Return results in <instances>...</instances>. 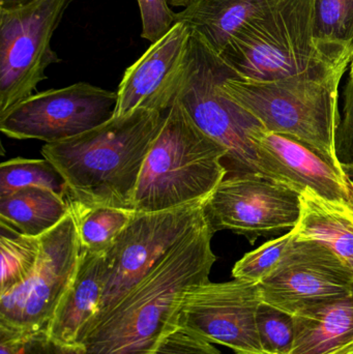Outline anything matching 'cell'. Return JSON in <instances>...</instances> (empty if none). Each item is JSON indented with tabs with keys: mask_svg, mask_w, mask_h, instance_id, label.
<instances>
[{
	"mask_svg": "<svg viewBox=\"0 0 353 354\" xmlns=\"http://www.w3.org/2000/svg\"><path fill=\"white\" fill-rule=\"evenodd\" d=\"M209 221L195 229L87 332L85 354H151L178 326L182 295L209 282L217 256Z\"/></svg>",
	"mask_w": 353,
	"mask_h": 354,
	"instance_id": "obj_1",
	"label": "cell"
},
{
	"mask_svg": "<svg viewBox=\"0 0 353 354\" xmlns=\"http://www.w3.org/2000/svg\"><path fill=\"white\" fill-rule=\"evenodd\" d=\"M166 112L137 110L111 118L78 136L47 143L41 155L66 180V197L85 205L133 209L139 177Z\"/></svg>",
	"mask_w": 353,
	"mask_h": 354,
	"instance_id": "obj_2",
	"label": "cell"
},
{
	"mask_svg": "<svg viewBox=\"0 0 353 354\" xmlns=\"http://www.w3.org/2000/svg\"><path fill=\"white\" fill-rule=\"evenodd\" d=\"M238 79L269 82L346 71L352 54L323 47L314 35V0H269L222 51Z\"/></svg>",
	"mask_w": 353,
	"mask_h": 354,
	"instance_id": "obj_3",
	"label": "cell"
},
{
	"mask_svg": "<svg viewBox=\"0 0 353 354\" xmlns=\"http://www.w3.org/2000/svg\"><path fill=\"white\" fill-rule=\"evenodd\" d=\"M227 155L176 100L145 160L133 209L155 212L205 203L228 176Z\"/></svg>",
	"mask_w": 353,
	"mask_h": 354,
	"instance_id": "obj_4",
	"label": "cell"
},
{
	"mask_svg": "<svg viewBox=\"0 0 353 354\" xmlns=\"http://www.w3.org/2000/svg\"><path fill=\"white\" fill-rule=\"evenodd\" d=\"M345 71L325 77H292L250 82L229 77L222 93L246 110L269 132L292 137L337 167L336 132L339 127V85Z\"/></svg>",
	"mask_w": 353,
	"mask_h": 354,
	"instance_id": "obj_5",
	"label": "cell"
},
{
	"mask_svg": "<svg viewBox=\"0 0 353 354\" xmlns=\"http://www.w3.org/2000/svg\"><path fill=\"white\" fill-rule=\"evenodd\" d=\"M229 77L236 75L192 29L176 100L199 128L226 147L228 155L224 164L228 174H259L251 137L263 127L222 93L220 85Z\"/></svg>",
	"mask_w": 353,
	"mask_h": 354,
	"instance_id": "obj_6",
	"label": "cell"
},
{
	"mask_svg": "<svg viewBox=\"0 0 353 354\" xmlns=\"http://www.w3.org/2000/svg\"><path fill=\"white\" fill-rule=\"evenodd\" d=\"M39 239L41 253L31 276L0 295V332L19 339L46 333L74 280L82 253L70 212Z\"/></svg>",
	"mask_w": 353,
	"mask_h": 354,
	"instance_id": "obj_7",
	"label": "cell"
},
{
	"mask_svg": "<svg viewBox=\"0 0 353 354\" xmlns=\"http://www.w3.org/2000/svg\"><path fill=\"white\" fill-rule=\"evenodd\" d=\"M74 0H37L0 10V115L35 95L46 70L61 62L54 32Z\"/></svg>",
	"mask_w": 353,
	"mask_h": 354,
	"instance_id": "obj_8",
	"label": "cell"
},
{
	"mask_svg": "<svg viewBox=\"0 0 353 354\" xmlns=\"http://www.w3.org/2000/svg\"><path fill=\"white\" fill-rule=\"evenodd\" d=\"M204 204L163 212H136L106 252L107 284L93 324L136 286L172 248L207 222Z\"/></svg>",
	"mask_w": 353,
	"mask_h": 354,
	"instance_id": "obj_9",
	"label": "cell"
},
{
	"mask_svg": "<svg viewBox=\"0 0 353 354\" xmlns=\"http://www.w3.org/2000/svg\"><path fill=\"white\" fill-rule=\"evenodd\" d=\"M117 93L86 82L35 93L0 115V130L17 140L59 142L113 118Z\"/></svg>",
	"mask_w": 353,
	"mask_h": 354,
	"instance_id": "obj_10",
	"label": "cell"
},
{
	"mask_svg": "<svg viewBox=\"0 0 353 354\" xmlns=\"http://www.w3.org/2000/svg\"><path fill=\"white\" fill-rule=\"evenodd\" d=\"M258 285L263 303L294 316L352 295L353 268L327 245L296 234Z\"/></svg>",
	"mask_w": 353,
	"mask_h": 354,
	"instance_id": "obj_11",
	"label": "cell"
},
{
	"mask_svg": "<svg viewBox=\"0 0 353 354\" xmlns=\"http://www.w3.org/2000/svg\"><path fill=\"white\" fill-rule=\"evenodd\" d=\"M300 209L298 192L257 174L226 176L204 204L215 232L230 230L251 243L296 228Z\"/></svg>",
	"mask_w": 353,
	"mask_h": 354,
	"instance_id": "obj_12",
	"label": "cell"
},
{
	"mask_svg": "<svg viewBox=\"0 0 353 354\" xmlns=\"http://www.w3.org/2000/svg\"><path fill=\"white\" fill-rule=\"evenodd\" d=\"M261 304L257 283L233 279L193 285L182 295L178 326L236 354H267L257 330Z\"/></svg>",
	"mask_w": 353,
	"mask_h": 354,
	"instance_id": "obj_13",
	"label": "cell"
},
{
	"mask_svg": "<svg viewBox=\"0 0 353 354\" xmlns=\"http://www.w3.org/2000/svg\"><path fill=\"white\" fill-rule=\"evenodd\" d=\"M259 174L269 177L298 194L310 192L319 198L353 210V183L337 167L304 143L265 128L253 133Z\"/></svg>",
	"mask_w": 353,
	"mask_h": 354,
	"instance_id": "obj_14",
	"label": "cell"
},
{
	"mask_svg": "<svg viewBox=\"0 0 353 354\" xmlns=\"http://www.w3.org/2000/svg\"><path fill=\"white\" fill-rule=\"evenodd\" d=\"M191 33L188 24L176 23L126 68L116 91L113 118H126L137 110L166 112L171 108L180 91Z\"/></svg>",
	"mask_w": 353,
	"mask_h": 354,
	"instance_id": "obj_15",
	"label": "cell"
},
{
	"mask_svg": "<svg viewBox=\"0 0 353 354\" xmlns=\"http://www.w3.org/2000/svg\"><path fill=\"white\" fill-rule=\"evenodd\" d=\"M107 279L106 253L82 250L74 280L46 330L50 340L56 344L81 345L101 309Z\"/></svg>",
	"mask_w": 353,
	"mask_h": 354,
	"instance_id": "obj_16",
	"label": "cell"
},
{
	"mask_svg": "<svg viewBox=\"0 0 353 354\" xmlns=\"http://www.w3.org/2000/svg\"><path fill=\"white\" fill-rule=\"evenodd\" d=\"M294 317L289 354H353V295Z\"/></svg>",
	"mask_w": 353,
	"mask_h": 354,
	"instance_id": "obj_17",
	"label": "cell"
},
{
	"mask_svg": "<svg viewBox=\"0 0 353 354\" xmlns=\"http://www.w3.org/2000/svg\"><path fill=\"white\" fill-rule=\"evenodd\" d=\"M68 214L66 196L45 187H24L0 196V226L18 234L41 236Z\"/></svg>",
	"mask_w": 353,
	"mask_h": 354,
	"instance_id": "obj_18",
	"label": "cell"
},
{
	"mask_svg": "<svg viewBox=\"0 0 353 354\" xmlns=\"http://www.w3.org/2000/svg\"><path fill=\"white\" fill-rule=\"evenodd\" d=\"M269 0H197L176 12L175 22L186 23L207 45L221 54L231 37L254 18Z\"/></svg>",
	"mask_w": 353,
	"mask_h": 354,
	"instance_id": "obj_19",
	"label": "cell"
},
{
	"mask_svg": "<svg viewBox=\"0 0 353 354\" xmlns=\"http://www.w3.org/2000/svg\"><path fill=\"white\" fill-rule=\"evenodd\" d=\"M300 195L298 239L316 241L353 268V210L305 192Z\"/></svg>",
	"mask_w": 353,
	"mask_h": 354,
	"instance_id": "obj_20",
	"label": "cell"
},
{
	"mask_svg": "<svg viewBox=\"0 0 353 354\" xmlns=\"http://www.w3.org/2000/svg\"><path fill=\"white\" fill-rule=\"evenodd\" d=\"M66 198L76 223L81 249L90 253H106L136 214L134 209L85 205Z\"/></svg>",
	"mask_w": 353,
	"mask_h": 354,
	"instance_id": "obj_21",
	"label": "cell"
},
{
	"mask_svg": "<svg viewBox=\"0 0 353 354\" xmlns=\"http://www.w3.org/2000/svg\"><path fill=\"white\" fill-rule=\"evenodd\" d=\"M314 35L323 47L353 55V0H314Z\"/></svg>",
	"mask_w": 353,
	"mask_h": 354,
	"instance_id": "obj_22",
	"label": "cell"
},
{
	"mask_svg": "<svg viewBox=\"0 0 353 354\" xmlns=\"http://www.w3.org/2000/svg\"><path fill=\"white\" fill-rule=\"evenodd\" d=\"M41 239L18 234L1 228L0 295L22 284L32 274L39 262Z\"/></svg>",
	"mask_w": 353,
	"mask_h": 354,
	"instance_id": "obj_23",
	"label": "cell"
},
{
	"mask_svg": "<svg viewBox=\"0 0 353 354\" xmlns=\"http://www.w3.org/2000/svg\"><path fill=\"white\" fill-rule=\"evenodd\" d=\"M45 187L66 196V183L55 166L43 160H8L0 165V196L10 195L24 187Z\"/></svg>",
	"mask_w": 353,
	"mask_h": 354,
	"instance_id": "obj_24",
	"label": "cell"
},
{
	"mask_svg": "<svg viewBox=\"0 0 353 354\" xmlns=\"http://www.w3.org/2000/svg\"><path fill=\"white\" fill-rule=\"evenodd\" d=\"M296 239V229L294 228L246 254L232 268V277L258 284L275 268Z\"/></svg>",
	"mask_w": 353,
	"mask_h": 354,
	"instance_id": "obj_25",
	"label": "cell"
},
{
	"mask_svg": "<svg viewBox=\"0 0 353 354\" xmlns=\"http://www.w3.org/2000/svg\"><path fill=\"white\" fill-rule=\"evenodd\" d=\"M257 330L267 354H289L294 341V315L263 303L257 311Z\"/></svg>",
	"mask_w": 353,
	"mask_h": 354,
	"instance_id": "obj_26",
	"label": "cell"
},
{
	"mask_svg": "<svg viewBox=\"0 0 353 354\" xmlns=\"http://www.w3.org/2000/svg\"><path fill=\"white\" fill-rule=\"evenodd\" d=\"M137 2L142 22L141 37L155 44L176 24V12L170 8L167 0H137Z\"/></svg>",
	"mask_w": 353,
	"mask_h": 354,
	"instance_id": "obj_27",
	"label": "cell"
},
{
	"mask_svg": "<svg viewBox=\"0 0 353 354\" xmlns=\"http://www.w3.org/2000/svg\"><path fill=\"white\" fill-rule=\"evenodd\" d=\"M151 354H222L211 343L176 326L166 335Z\"/></svg>",
	"mask_w": 353,
	"mask_h": 354,
	"instance_id": "obj_28",
	"label": "cell"
},
{
	"mask_svg": "<svg viewBox=\"0 0 353 354\" xmlns=\"http://www.w3.org/2000/svg\"><path fill=\"white\" fill-rule=\"evenodd\" d=\"M344 118L336 132V155L341 167L353 166V79L344 91Z\"/></svg>",
	"mask_w": 353,
	"mask_h": 354,
	"instance_id": "obj_29",
	"label": "cell"
},
{
	"mask_svg": "<svg viewBox=\"0 0 353 354\" xmlns=\"http://www.w3.org/2000/svg\"><path fill=\"white\" fill-rule=\"evenodd\" d=\"M18 354H56L55 343L46 333H39L20 341Z\"/></svg>",
	"mask_w": 353,
	"mask_h": 354,
	"instance_id": "obj_30",
	"label": "cell"
},
{
	"mask_svg": "<svg viewBox=\"0 0 353 354\" xmlns=\"http://www.w3.org/2000/svg\"><path fill=\"white\" fill-rule=\"evenodd\" d=\"M21 340L22 339L0 332V354H18Z\"/></svg>",
	"mask_w": 353,
	"mask_h": 354,
	"instance_id": "obj_31",
	"label": "cell"
},
{
	"mask_svg": "<svg viewBox=\"0 0 353 354\" xmlns=\"http://www.w3.org/2000/svg\"><path fill=\"white\" fill-rule=\"evenodd\" d=\"M56 354H85L82 345L56 344Z\"/></svg>",
	"mask_w": 353,
	"mask_h": 354,
	"instance_id": "obj_32",
	"label": "cell"
},
{
	"mask_svg": "<svg viewBox=\"0 0 353 354\" xmlns=\"http://www.w3.org/2000/svg\"><path fill=\"white\" fill-rule=\"evenodd\" d=\"M37 0H0V10H12L28 6Z\"/></svg>",
	"mask_w": 353,
	"mask_h": 354,
	"instance_id": "obj_33",
	"label": "cell"
},
{
	"mask_svg": "<svg viewBox=\"0 0 353 354\" xmlns=\"http://www.w3.org/2000/svg\"><path fill=\"white\" fill-rule=\"evenodd\" d=\"M196 1L197 0H167L168 4H169L170 6H174V8H184V10L192 6V4Z\"/></svg>",
	"mask_w": 353,
	"mask_h": 354,
	"instance_id": "obj_34",
	"label": "cell"
},
{
	"mask_svg": "<svg viewBox=\"0 0 353 354\" xmlns=\"http://www.w3.org/2000/svg\"><path fill=\"white\" fill-rule=\"evenodd\" d=\"M342 168H343L346 176H348V178H350V181L353 183V166H343Z\"/></svg>",
	"mask_w": 353,
	"mask_h": 354,
	"instance_id": "obj_35",
	"label": "cell"
},
{
	"mask_svg": "<svg viewBox=\"0 0 353 354\" xmlns=\"http://www.w3.org/2000/svg\"><path fill=\"white\" fill-rule=\"evenodd\" d=\"M350 79H353V56H352V62H350Z\"/></svg>",
	"mask_w": 353,
	"mask_h": 354,
	"instance_id": "obj_36",
	"label": "cell"
},
{
	"mask_svg": "<svg viewBox=\"0 0 353 354\" xmlns=\"http://www.w3.org/2000/svg\"><path fill=\"white\" fill-rule=\"evenodd\" d=\"M352 295H353V289H352Z\"/></svg>",
	"mask_w": 353,
	"mask_h": 354,
	"instance_id": "obj_37",
	"label": "cell"
}]
</instances>
